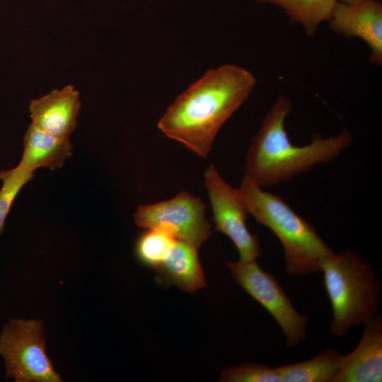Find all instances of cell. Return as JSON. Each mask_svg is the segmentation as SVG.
<instances>
[{
  "label": "cell",
  "mask_w": 382,
  "mask_h": 382,
  "mask_svg": "<svg viewBox=\"0 0 382 382\" xmlns=\"http://www.w3.org/2000/svg\"><path fill=\"white\" fill-rule=\"evenodd\" d=\"M255 84L253 74L240 66L226 64L210 69L175 98L158 128L205 158L223 125L248 99Z\"/></svg>",
  "instance_id": "1"
},
{
  "label": "cell",
  "mask_w": 382,
  "mask_h": 382,
  "mask_svg": "<svg viewBox=\"0 0 382 382\" xmlns=\"http://www.w3.org/2000/svg\"><path fill=\"white\" fill-rule=\"evenodd\" d=\"M72 152L69 137L54 135L30 124L23 138L20 162L33 171L40 168L54 170L62 168Z\"/></svg>",
  "instance_id": "13"
},
{
  "label": "cell",
  "mask_w": 382,
  "mask_h": 382,
  "mask_svg": "<svg viewBox=\"0 0 382 382\" xmlns=\"http://www.w3.org/2000/svg\"><path fill=\"white\" fill-rule=\"evenodd\" d=\"M342 355L328 348L303 361L276 367L281 382H331Z\"/></svg>",
  "instance_id": "14"
},
{
  "label": "cell",
  "mask_w": 382,
  "mask_h": 382,
  "mask_svg": "<svg viewBox=\"0 0 382 382\" xmlns=\"http://www.w3.org/2000/svg\"><path fill=\"white\" fill-rule=\"evenodd\" d=\"M204 185L216 231L230 238L238 252L240 260H256L262 255L261 247L257 236L246 226L248 213L238 189L229 185L213 164L205 170Z\"/></svg>",
  "instance_id": "8"
},
{
  "label": "cell",
  "mask_w": 382,
  "mask_h": 382,
  "mask_svg": "<svg viewBox=\"0 0 382 382\" xmlns=\"http://www.w3.org/2000/svg\"><path fill=\"white\" fill-rule=\"evenodd\" d=\"M330 21L331 29L347 37H358L370 48V59L382 64V4L378 0L356 4L337 2Z\"/></svg>",
  "instance_id": "9"
},
{
  "label": "cell",
  "mask_w": 382,
  "mask_h": 382,
  "mask_svg": "<svg viewBox=\"0 0 382 382\" xmlns=\"http://www.w3.org/2000/svg\"><path fill=\"white\" fill-rule=\"evenodd\" d=\"M338 0H259L283 8L293 23H300L309 35H313L318 25L332 16Z\"/></svg>",
  "instance_id": "15"
},
{
  "label": "cell",
  "mask_w": 382,
  "mask_h": 382,
  "mask_svg": "<svg viewBox=\"0 0 382 382\" xmlns=\"http://www.w3.org/2000/svg\"><path fill=\"white\" fill-rule=\"evenodd\" d=\"M226 265L236 284L276 320L288 347L306 340L308 319L294 308L275 277L261 269L256 260L227 261Z\"/></svg>",
  "instance_id": "6"
},
{
  "label": "cell",
  "mask_w": 382,
  "mask_h": 382,
  "mask_svg": "<svg viewBox=\"0 0 382 382\" xmlns=\"http://www.w3.org/2000/svg\"><path fill=\"white\" fill-rule=\"evenodd\" d=\"M176 240L163 228H147L137 238L135 256L141 264L154 270L168 255Z\"/></svg>",
  "instance_id": "16"
},
{
  "label": "cell",
  "mask_w": 382,
  "mask_h": 382,
  "mask_svg": "<svg viewBox=\"0 0 382 382\" xmlns=\"http://www.w3.org/2000/svg\"><path fill=\"white\" fill-rule=\"evenodd\" d=\"M34 175V171L21 162L15 168L0 170L2 186L0 189V234L4 228V223L11 205L21 188Z\"/></svg>",
  "instance_id": "17"
},
{
  "label": "cell",
  "mask_w": 382,
  "mask_h": 382,
  "mask_svg": "<svg viewBox=\"0 0 382 382\" xmlns=\"http://www.w3.org/2000/svg\"><path fill=\"white\" fill-rule=\"evenodd\" d=\"M343 3H345V4H356L357 2H359L362 0H340Z\"/></svg>",
  "instance_id": "19"
},
{
  "label": "cell",
  "mask_w": 382,
  "mask_h": 382,
  "mask_svg": "<svg viewBox=\"0 0 382 382\" xmlns=\"http://www.w3.org/2000/svg\"><path fill=\"white\" fill-rule=\"evenodd\" d=\"M238 190L248 213L280 241L287 274L306 275L321 270L324 258L332 250L311 223L282 197L264 191L248 176L244 175Z\"/></svg>",
  "instance_id": "3"
},
{
  "label": "cell",
  "mask_w": 382,
  "mask_h": 382,
  "mask_svg": "<svg viewBox=\"0 0 382 382\" xmlns=\"http://www.w3.org/2000/svg\"><path fill=\"white\" fill-rule=\"evenodd\" d=\"M292 109L289 99L280 96L261 122L245 160L244 173L260 186L288 181L314 166L337 157L352 141L347 130L334 137L314 134L303 146L294 144L285 129Z\"/></svg>",
  "instance_id": "2"
},
{
  "label": "cell",
  "mask_w": 382,
  "mask_h": 382,
  "mask_svg": "<svg viewBox=\"0 0 382 382\" xmlns=\"http://www.w3.org/2000/svg\"><path fill=\"white\" fill-rule=\"evenodd\" d=\"M320 271L332 306V335L342 337L378 313L381 288L369 262L351 249L332 251L324 258Z\"/></svg>",
  "instance_id": "4"
},
{
  "label": "cell",
  "mask_w": 382,
  "mask_h": 382,
  "mask_svg": "<svg viewBox=\"0 0 382 382\" xmlns=\"http://www.w3.org/2000/svg\"><path fill=\"white\" fill-rule=\"evenodd\" d=\"M221 382H281L275 368L245 362L236 366L229 367L221 372Z\"/></svg>",
  "instance_id": "18"
},
{
  "label": "cell",
  "mask_w": 382,
  "mask_h": 382,
  "mask_svg": "<svg viewBox=\"0 0 382 382\" xmlns=\"http://www.w3.org/2000/svg\"><path fill=\"white\" fill-rule=\"evenodd\" d=\"M196 247L176 240L164 260L154 269L156 281L175 285L187 292L205 287L206 282Z\"/></svg>",
  "instance_id": "12"
},
{
  "label": "cell",
  "mask_w": 382,
  "mask_h": 382,
  "mask_svg": "<svg viewBox=\"0 0 382 382\" xmlns=\"http://www.w3.org/2000/svg\"><path fill=\"white\" fill-rule=\"evenodd\" d=\"M81 105L80 92L73 85L52 90L30 100L31 124L54 135L69 137L76 128Z\"/></svg>",
  "instance_id": "11"
},
{
  "label": "cell",
  "mask_w": 382,
  "mask_h": 382,
  "mask_svg": "<svg viewBox=\"0 0 382 382\" xmlns=\"http://www.w3.org/2000/svg\"><path fill=\"white\" fill-rule=\"evenodd\" d=\"M205 212V204L199 197L182 191L169 200L139 206L134 221L145 229L163 228L177 240L199 248L212 233Z\"/></svg>",
  "instance_id": "7"
},
{
  "label": "cell",
  "mask_w": 382,
  "mask_h": 382,
  "mask_svg": "<svg viewBox=\"0 0 382 382\" xmlns=\"http://www.w3.org/2000/svg\"><path fill=\"white\" fill-rule=\"evenodd\" d=\"M6 378L15 382H61L46 353L42 320L11 318L0 332Z\"/></svg>",
  "instance_id": "5"
},
{
  "label": "cell",
  "mask_w": 382,
  "mask_h": 382,
  "mask_svg": "<svg viewBox=\"0 0 382 382\" xmlns=\"http://www.w3.org/2000/svg\"><path fill=\"white\" fill-rule=\"evenodd\" d=\"M361 338L349 354L342 355L331 382L382 381V316L376 313L364 323Z\"/></svg>",
  "instance_id": "10"
}]
</instances>
